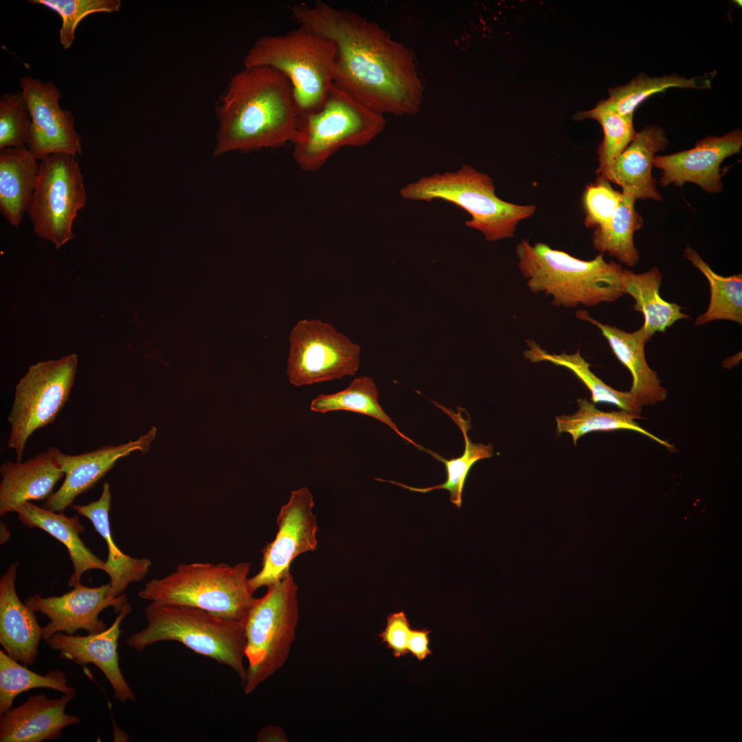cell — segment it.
I'll return each mask as SVG.
<instances>
[{
	"label": "cell",
	"mask_w": 742,
	"mask_h": 742,
	"mask_svg": "<svg viewBox=\"0 0 742 742\" xmlns=\"http://www.w3.org/2000/svg\"><path fill=\"white\" fill-rule=\"evenodd\" d=\"M379 391L374 380L368 376L354 379L348 387L330 394H320L311 403L312 411L326 413L344 410L368 416L385 424L399 436L423 450V447L404 435L382 409L378 401Z\"/></svg>",
	"instance_id": "32"
},
{
	"label": "cell",
	"mask_w": 742,
	"mask_h": 742,
	"mask_svg": "<svg viewBox=\"0 0 742 742\" xmlns=\"http://www.w3.org/2000/svg\"><path fill=\"white\" fill-rule=\"evenodd\" d=\"M78 356L32 365L16 385L8 447L21 462L28 438L37 429L52 423L69 400L77 371Z\"/></svg>",
	"instance_id": "10"
},
{
	"label": "cell",
	"mask_w": 742,
	"mask_h": 742,
	"mask_svg": "<svg viewBox=\"0 0 742 742\" xmlns=\"http://www.w3.org/2000/svg\"><path fill=\"white\" fill-rule=\"evenodd\" d=\"M576 316L599 328L617 359L630 372L632 385L629 392L641 407L655 405L666 398L667 390L661 385L657 372L647 363L644 348L651 337L642 327L628 333L600 322L585 310L578 311Z\"/></svg>",
	"instance_id": "21"
},
{
	"label": "cell",
	"mask_w": 742,
	"mask_h": 742,
	"mask_svg": "<svg viewBox=\"0 0 742 742\" xmlns=\"http://www.w3.org/2000/svg\"><path fill=\"white\" fill-rule=\"evenodd\" d=\"M75 695L64 694L48 698L33 695L21 705L0 715L1 742H43L61 737L62 730L78 724V717L67 714V704Z\"/></svg>",
	"instance_id": "19"
},
{
	"label": "cell",
	"mask_w": 742,
	"mask_h": 742,
	"mask_svg": "<svg viewBox=\"0 0 742 742\" xmlns=\"http://www.w3.org/2000/svg\"><path fill=\"white\" fill-rule=\"evenodd\" d=\"M515 252L528 289L551 295L554 306H594L614 302L625 294V269L619 263L606 262L603 254L583 260L546 243L531 245L526 240L517 245Z\"/></svg>",
	"instance_id": "3"
},
{
	"label": "cell",
	"mask_w": 742,
	"mask_h": 742,
	"mask_svg": "<svg viewBox=\"0 0 742 742\" xmlns=\"http://www.w3.org/2000/svg\"><path fill=\"white\" fill-rule=\"evenodd\" d=\"M668 143L662 128L644 126L617 157L604 179L620 186L623 193L636 200L661 201L652 167L655 153L665 149Z\"/></svg>",
	"instance_id": "22"
},
{
	"label": "cell",
	"mask_w": 742,
	"mask_h": 742,
	"mask_svg": "<svg viewBox=\"0 0 742 742\" xmlns=\"http://www.w3.org/2000/svg\"><path fill=\"white\" fill-rule=\"evenodd\" d=\"M86 201L83 177L76 157L57 153L40 160L27 211L37 236L52 241L57 249L74 239L73 223Z\"/></svg>",
	"instance_id": "11"
},
{
	"label": "cell",
	"mask_w": 742,
	"mask_h": 742,
	"mask_svg": "<svg viewBox=\"0 0 742 742\" xmlns=\"http://www.w3.org/2000/svg\"><path fill=\"white\" fill-rule=\"evenodd\" d=\"M155 434V429H153L137 440L120 445H105L79 455H69L56 447H49L47 450L64 473L65 480L42 507L54 512H63L72 505L78 496L98 483L120 458L135 450L146 451Z\"/></svg>",
	"instance_id": "17"
},
{
	"label": "cell",
	"mask_w": 742,
	"mask_h": 742,
	"mask_svg": "<svg viewBox=\"0 0 742 742\" xmlns=\"http://www.w3.org/2000/svg\"><path fill=\"white\" fill-rule=\"evenodd\" d=\"M144 614L147 625L127 638L128 647L139 652L157 642L176 641L229 666L243 682L244 621L223 618L192 606L154 601L146 607Z\"/></svg>",
	"instance_id": "4"
},
{
	"label": "cell",
	"mask_w": 742,
	"mask_h": 742,
	"mask_svg": "<svg viewBox=\"0 0 742 742\" xmlns=\"http://www.w3.org/2000/svg\"><path fill=\"white\" fill-rule=\"evenodd\" d=\"M431 631L427 629H412L409 633L407 650L413 657L421 661L431 654L429 649V635Z\"/></svg>",
	"instance_id": "41"
},
{
	"label": "cell",
	"mask_w": 742,
	"mask_h": 742,
	"mask_svg": "<svg viewBox=\"0 0 742 742\" xmlns=\"http://www.w3.org/2000/svg\"><path fill=\"white\" fill-rule=\"evenodd\" d=\"M14 512L23 524L45 531L67 548L74 567L67 582L69 587L81 584L82 575L89 570L104 571L105 561L94 554L80 537L85 529L78 516L67 517L63 512L52 511L30 502L19 505Z\"/></svg>",
	"instance_id": "24"
},
{
	"label": "cell",
	"mask_w": 742,
	"mask_h": 742,
	"mask_svg": "<svg viewBox=\"0 0 742 742\" xmlns=\"http://www.w3.org/2000/svg\"><path fill=\"white\" fill-rule=\"evenodd\" d=\"M622 197L607 180L597 177L594 183L586 187L583 203L585 211V225L596 228L607 224L616 212Z\"/></svg>",
	"instance_id": "39"
},
{
	"label": "cell",
	"mask_w": 742,
	"mask_h": 742,
	"mask_svg": "<svg viewBox=\"0 0 742 742\" xmlns=\"http://www.w3.org/2000/svg\"><path fill=\"white\" fill-rule=\"evenodd\" d=\"M31 118L21 91L4 93L0 98V150L27 146L30 138Z\"/></svg>",
	"instance_id": "38"
},
{
	"label": "cell",
	"mask_w": 742,
	"mask_h": 742,
	"mask_svg": "<svg viewBox=\"0 0 742 742\" xmlns=\"http://www.w3.org/2000/svg\"><path fill=\"white\" fill-rule=\"evenodd\" d=\"M337 48L308 29L260 37L245 56V67L265 66L284 74L293 90L297 117L319 110L334 86Z\"/></svg>",
	"instance_id": "5"
},
{
	"label": "cell",
	"mask_w": 742,
	"mask_h": 742,
	"mask_svg": "<svg viewBox=\"0 0 742 742\" xmlns=\"http://www.w3.org/2000/svg\"><path fill=\"white\" fill-rule=\"evenodd\" d=\"M400 194L411 201L443 200L462 208L471 216L466 225L490 242L513 237L518 223L536 211L535 205L499 199L493 179L467 164L454 172L423 177L403 187Z\"/></svg>",
	"instance_id": "6"
},
{
	"label": "cell",
	"mask_w": 742,
	"mask_h": 742,
	"mask_svg": "<svg viewBox=\"0 0 742 742\" xmlns=\"http://www.w3.org/2000/svg\"><path fill=\"white\" fill-rule=\"evenodd\" d=\"M216 109L219 126L214 155L279 148L295 137L293 87L271 67H244L230 79Z\"/></svg>",
	"instance_id": "2"
},
{
	"label": "cell",
	"mask_w": 742,
	"mask_h": 742,
	"mask_svg": "<svg viewBox=\"0 0 742 742\" xmlns=\"http://www.w3.org/2000/svg\"><path fill=\"white\" fill-rule=\"evenodd\" d=\"M526 342L528 349L524 351V355L530 362L548 361L570 370L590 391L594 403L612 404L638 418H640L642 407L631 394L629 392L616 390L605 383L590 370V364L581 355L578 350L574 354H552L543 349L535 341L527 340Z\"/></svg>",
	"instance_id": "30"
},
{
	"label": "cell",
	"mask_w": 742,
	"mask_h": 742,
	"mask_svg": "<svg viewBox=\"0 0 742 742\" xmlns=\"http://www.w3.org/2000/svg\"><path fill=\"white\" fill-rule=\"evenodd\" d=\"M411 629L405 613L399 611L387 616L386 627L378 636L381 642L392 651L393 655L398 658L409 653L407 642Z\"/></svg>",
	"instance_id": "40"
},
{
	"label": "cell",
	"mask_w": 742,
	"mask_h": 742,
	"mask_svg": "<svg viewBox=\"0 0 742 742\" xmlns=\"http://www.w3.org/2000/svg\"><path fill=\"white\" fill-rule=\"evenodd\" d=\"M18 565L12 563L0 578V644L10 657L30 666L38 656L43 627L35 612L16 594Z\"/></svg>",
	"instance_id": "20"
},
{
	"label": "cell",
	"mask_w": 742,
	"mask_h": 742,
	"mask_svg": "<svg viewBox=\"0 0 742 742\" xmlns=\"http://www.w3.org/2000/svg\"><path fill=\"white\" fill-rule=\"evenodd\" d=\"M131 611V607L127 602L112 625L100 633L75 636L58 632L45 641L63 659L80 665L91 663L96 666L110 683L115 698L122 703L136 699L121 671L117 653L122 633L120 625Z\"/></svg>",
	"instance_id": "18"
},
{
	"label": "cell",
	"mask_w": 742,
	"mask_h": 742,
	"mask_svg": "<svg viewBox=\"0 0 742 742\" xmlns=\"http://www.w3.org/2000/svg\"><path fill=\"white\" fill-rule=\"evenodd\" d=\"M286 373L296 386L352 376L359 365V346L331 324L299 320L289 335Z\"/></svg>",
	"instance_id": "12"
},
{
	"label": "cell",
	"mask_w": 742,
	"mask_h": 742,
	"mask_svg": "<svg viewBox=\"0 0 742 742\" xmlns=\"http://www.w3.org/2000/svg\"><path fill=\"white\" fill-rule=\"evenodd\" d=\"M684 257L707 278L710 290L708 307L696 319L701 326L714 320H730L742 324V275L722 276L714 272L694 249L686 247Z\"/></svg>",
	"instance_id": "33"
},
{
	"label": "cell",
	"mask_w": 742,
	"mask_h": 742,
	"mask_svg": "<svg viewBox=\"0 0 742 742\" xmlns=\"http://www.w3.org/2000/svg\"><path fill=\"white\" fill-rule=\"evenodd\" d=\"M712 76H715V74L686 78L676 74L651 77L641 74L629 83L609 89V97L607 100L600 101L589 111L576 113L574 119H590L594 115L608 112L620 115H633L634 111L646 99L667 89H711Z\"/></svg>",
	"instance_id": "27"
},
{
	"label": "cell",
	"mask_w": 742,
	"mask_h": 742,
	"mask_svg": "<svg viewBox=\"0 0 742 742\" xmlns=\"http://www.w3.org/2000/svg\"><path fill=\"white\" fill-rule=\"evenodd\" d=\"M45 688L75 695L76 689L67 685L65 674L52 670L45 675L30 671L0 651V715L13 707L15 698L34 688Z\"/></svg>",
	"instance_id": "35"
},
{
	"label": "cell",
	"mask_w": 742,
	"mask_h": 742,
	"mask_svg": "<svg viewBox=\"0 0 742 742\" xmlns=\"http://www.w3.org/2000/svg\"><path fill=\"white\" fill-rule=\"evenodd\" d=\"M56 12L62 19L59 41L64 49H69L75 39L78 23L88 15L98 12H117L120 0H30Z\"/></svg>",
	"instance_id": "37"
},
{
	"label": "cell",
	"mask_w": 742,
	"mask_h": 742,
	"mask_svg": "<svg viewBox=\"0 0 742 742\" xmlns=\"http://www.w3.org/2000/svg\"><path fill=\"white\" fill-rule=\"evenodd\" d=\"M110 589L109 583L95 587L79 584L58 596L42 597L36 594L24 603L49 619L43 627L45 641L58 632L74 635L77 631L84 630L87 634H95L106 629V623L99 618L102 611L112 607L119 613L127 603L126 595L113 598Z\"/></svg>",
	"instance_id": "15"
},
{
	"label": "cell",
	"mask_w": 742,
	"mask_h": 742,
	"mask_svg": "<svg viewBox=\"0 0 742 742\" xmlns=\"http://www.w3.org/2000/svg\"><path fill=\"white\" fill-rule=\"evenodd\" d=\"M31 118L30 138L27 146L37 160L54 154L76 157L82 153V139L75 128L71 111L60 107L61 93L51 81L42 82L30 76L19 80Z\"/></svg>",
	"instance_id": "14"
},
{
	"label": "cell",
	"mask_w": 742,
	"mask_h": 742,
	"mask_svg": "<svg viewBox=\"0 0 742 742\" xmlns=\"http://www.w3.org/2000/svg\"><path fill=\"white\" fill-rule=\"evenodd\" d=\"M298 588L291 572L254 598L244 620L245 657L248 661L242 683L246 695L286 663L296 636Z\"/></svg>",
	"instance_id": "9"
},
{
	"label": "cell",
	"mask_w": 742,
	"mask_h": 742,
	"mask_svg": "<svg viewBox=\"0 0 742 742\" xmlns=\"http://www.w3.org/2000/svg\"><path fill=\"white\" fill-rule=\"evenodd\" d=\"M1 528V530H0V531H1V532H0V534H1V535H0V542H1V545H2L3 543L8 541V539H10V532L6 526L4 524V523H2V522L1 523V528Z\"/></svg>",
	"instance_id": "42"
},
{
	"label": "cell",
	"mask_w": 742,
	"mask_h": 742,
	"mask_svg": "<svg viewBox=\"0 0 742 742\" xmlns=\"http://www.w3.org/2000/svg\"><path fill=\"white\" fill-rule=\"evenodd\" d=\"M662 282V275L657 267L638 274L625 269V294L633 298L634 310L644 316L641 327L651 337L656 332H664L677 320L690 319L688 315L682 312L680 306L662 299L660 295Z\"/></svg>",
	"instance_id": "28"
},
{
	"label": "cell",
	"mask_w": 742,
	"mask_h": 742,
	"mask_svg": "<svg viewBox=\"0 0 742 742\" xmlns=\"http://www.w3.org/2000/svg\"><path fill=\"white\" fill-rule=\"evenodd\" d=\"M111 504L110 484L104 482L98 499L85 505H72V508L80 515L91 521L96 532L106 543L108 555L104 572L110 578V596L115 598L122 595L131 583L142 581L152 563L146 558H133L126 554L117 546L110 527Z\"/></svg>",
	"instance_id": "25"
},
{
	"label": "cell",
	"mask_w": 742,
	"mask_h": 742,
	"mask_svg": "<svg viewBox=\"0 0 742 742\" xmlns=\"http://www.w3.org/2000/svg\"><path fill=\"white\" fill-rule=\"evenodd\" d=\"M577 403L578 409L576 413L556 417L558 434H569L575 445L581 436L592 431L624 429L640 433L668 449L673 448L668 442L641 427L634 420L638 418L625 411H600L585 398L578 399Z\"/></svg>",
	"instance_id": "34"
},
{
	"label": "cell",
	"mask_w": 742,
	"mask_h": 742,
	"mask_svg": "<svg viewBox=\"0 0 742 742\" xmlns=\"http://www.w3.org/2000/svg\"><path fill=\"white\" fill-rule=\"evenodd\" d=\"M633 115L603 113L590 117L603 127L604 137L598 148L599 167L597 177L604 179L617 157L634 138Z\"/></svg>",
	"instance_id": "36"
},
{
	"label": "cell",
	"mask_w": 742,
	"mask_h": 742,
	"mask_svg": "<svg viewBox=\"0 0 742 742\" xmlns=\"http://www.w3.org/2000/svg\"><path fill=\"white\" fill-rule=\"evenodd\" d=\"M38 170L27 146L0 150V210L14 227L21 224L32 203Z\"/></svg>",
	"instance_id": "26"
},
{
	"label": "cell",
	"mask_w": 742,
	"mask_h": 742,
	"mask_svg": "<svg viewBox=\"0 0 742 742\" xmlns=\"http://www.w3.org/2000/svg\"><path fill=\"white\" fill-rule=\"evenodd\" d=\"M622 194L619 206L611 220L594 228L593 246L600 254L607 253L627 267H633L639 260V253L633 243L635 232L640 229L643 220L635 208L636 199Z\"/></svg>",
	"instance_id": "31"
},
{
	"label": "cell",
	"mask_w": 742,
	"mask_h": 742,
	"mask_svg": "<svg viewBox=\"0 0 742 742\" xmlns=\"http://www.w3.org/2000/svg\"><path fill=\"white\" fill-rule=\"evenodd\" d=\"M385 124L384 115L334 85L319 110L297 117L293 159L302 170H317L341 148L370 142Z\"/></svg>",
	"instance_id": "8"
},
{
	"label": "cell",
	"mask_w": 742,
	"mask_h": 742,
	"mask_svg": "<svg viewBox=\"0 0 742 742\" xmlns=\"http://www.w3.org/2000/svg\"><path fill=\"white\" fill-rule=\"evenodd\" d=\"M741 148L742 131L734 129L721 137H706L690 150L655 155L653 164L662 170L660 183L663 186L691 182L707 192L716 193L722 189L721 164L739 153Z\"/></svg>",
	"instance_id": "16"
},
{
	"label": "cell",
	"mask_w": 742,
	"mask_h": 742,
	"mask_svg": "<svg viewBox=\"0 0 742 742\" xmlns=\"http://www.w3.org/2000/svg\"><path fill=\"white\" fill-rule=\"evenodd\" d=\"M251 564L181 563L168 575L148 581L139 592L150 602L197 607L219 617L244 621L254 599L248 577Z\"/></svg>",
	"instance_id": "7"
},
{
	"label": "cell",
	"mask_w": 742,
	"mask_h": 742,
	"mask_svg": "<svg viewBox=\"0 0 742 742\" xmlns=\"http://www.w3.org/2000/svg\"><path fill=\"white\" fill-rule=\"evenodd\" d=\"M457 424L462 431L464 438V449L463 453L458 458H452L449 460L444 458L438 453L425 449L424 451L429 453L437 460L441 462L445 467L447 473L446 480L440 484L425 488L410 486L392 480H385L375 478L378 481L387 482L408 491L427 493L430 491L444 489L450 495V502L460 508L462 506V493L469 473L473 466L479 460L491 458L493 456V445H485L482 443L473 442L469 435L468 431L471 428L470 420H465L461 416L460 412L456 414L453 411L438 405Z\"/></svg>",
	"instance_id": "29"
},
{
	"label": "cell",
	"mask_w": 742,
	"mask_h": 742,
	"mask_svg": "<svg viewBox=\"0 0 742 742\" xmlns=\"http://www.w3.org/2000/svg\"><path fill=\"white\" fill-rule=\"evenodd\" d=\"M313 506V497L308 488L302 487L291 491L289 501L281 506L277 516L276 537L262 550L261 569L249 579L254 592L278 582L290 572L295 558L316 549L318 528Z\"/></svg>",
	"instance_id": "13"
},
{
	"label": "cell",
	"mask_w": 742,
	"mask_h": 742,
	"mask_svg": "<svg viewBox=\"0 0 742 742\" xmlns=\"http://www.w3.org/2000/svg\"><path fill=\"white\" fill-rule=\"evenodd\" d=\"M0 475V515L3 516L25 502L47 499L64 473L47 450L24 462L3 463Z\"/></svg>",
	"instance_id": "23"
},
{
	"label": "cell",
	"mask_w": 742,
	"mask_h": 742,
	"mask_svg": "<svg viewBox=\"0 0 742 742\" xmlns=\"http://www.w3.org/2000/svg\"><path fill=\"white\" fill-rule=\"evenodd\" d=\"M289 10L298 26L335 44L336 87L383 115L418 111L424 89L412 53L378 24L319 0Z\"/></svg>",
	"instance_id": "1"
}]
</instances>
